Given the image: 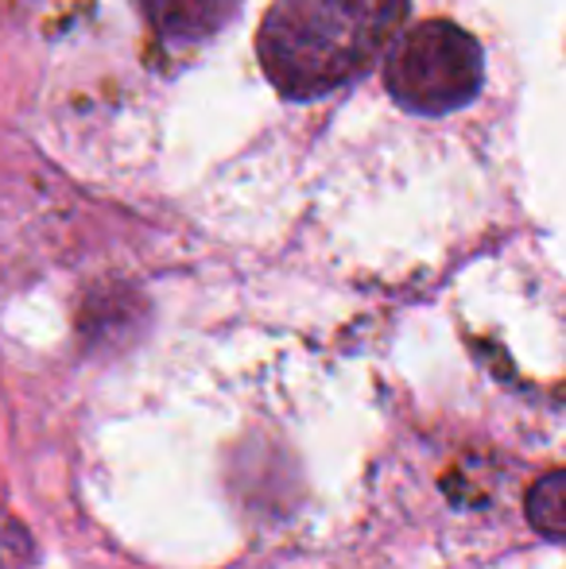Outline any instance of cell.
<instances>
[{"mask_svg":"<svg viewBox=\"0 0 566 569\" xmlns=\"http://www.w3.org/2000/svg\"><path fill=\"white\" fill-rule=\"evenodd\" d=\"M408 0H272L257 54L268 82L295 101L354 82L396 39Z\"/></svg>","mask_w":566,"mask_h":569,"instance_id":"6da1fadb","label":"cell"},{"mask_svg":"<svg viewBox=\"0 0 566 569\" xmlns=\"http://www.w3.org/2000/svg\"><path fill=\"white\" fill-rule=\"evenodd\" d=\"M385 86L408 113L446 117L481 90V47L450 20H427L396 36L385 62Z\"/></svg>","mask_w":566,"mask_h":569,"instance_id":"7a4b0ae2","label":"cell"},{"mask_svg":"<svg viewBox=\"0 0 566 569\" xmlns=\"http://www.w3.org/2000/svg\"><path fill=\"white\" fill-rule=\"evenodd\" d=\"M151 28L171 43H202L237 12V0H140Z\"/></svg>","mask_w":566,"mask_h":569,"instance_id":"3957f363","label":"cell"},{"mask_svg":"<svg viewBox=\"0 0 566 569\" xmlns=\"http://www.w3.org/2000/svg\"><path fill=\"white\" fill-rule=\"evenodd\" d=\"M528 519L547 539H566V469L547 472L528 492Z\"/></svg>","mask_w":566,"mask_h":569,"instance_id":"277c9868","label":"cell"}]
</instances>
